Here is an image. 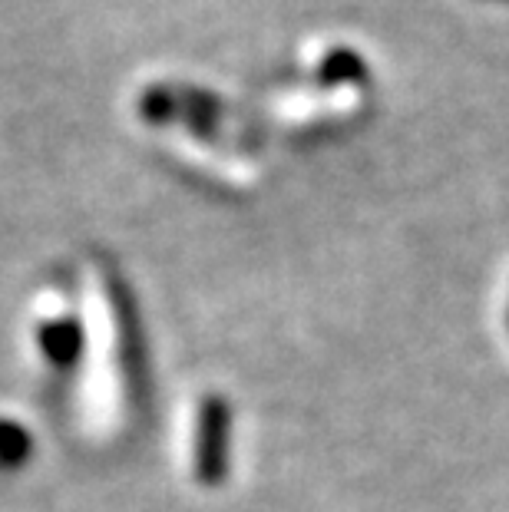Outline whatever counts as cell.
Segmentation results:
<instances>
[{"label": "cell", "mask_w": 509, "mask_h": 512, "mask_svg": "<svg viewBox=\"0 0 509 512\" xmlns=\"http://www.w3.org/2000/svg\"><path fill=\"white\" fill-rule=\"evenodd\" d=\"M229 403L205 397L196 427V479L202 486H219L229 470Z\"/></svg>", "instance_id": "1"}, {"label": "cell", "mask_w": 509, "mask_h": 512, "mask_svg": "<svg viewBox=\"0 0 509 512\" xmlns=\"http://www.w3.org/2000/svg\"><path fill=\"white\" fill-rule=\"evenodd\" d=\"M40 347L43 354L50 357L53 367H73L83 351V331L77 321L63 318V321H50L40 328Z\"/></svg>", "instance_id": "2"}, {"label": "cell", "mask_w": 509, "mask_h": 512, "mask_svg": "<svg viewBox=\"0 0 509 512\" xmlns=\"http://www.w3.org/2000/svg\"><path fill=\"white\" fill-rule=\"evenodd\" d=\"M30 433L14 420H0V463L4 466H17L30 456Z\"/></svg>", "instance_id": "3"}]
</instances>
